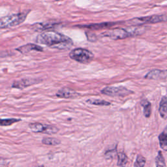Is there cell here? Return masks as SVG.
<instances>
[{"mask_svg":"<svg viewBox=\"0 0 167 167\" xmlns=\"http://www.w3.org/2000/svg\"><path fill=\"white\" fill-rule=\"evenodd\" d=\"M36 42L59 50L70 48L73 44V40L70 37L54 31H44L40 34L37 37Z\"/></svg>","mask_w":167,"mask_h":167,"instance_id":"6da1fadb","label":"cell"},{"mask_svg":"<svg viewBox=\"0 0 167 167\" xmlns=\"http://www.w3.org/2000/svg\"><path fill=\"white\" fill-rule=\"evenodd\" d=\"M146 30V27L144 26H131L127 28L116 27L103 32L101 35L113 40H120L130 37L141 35L145 33Z\"/></svg>","mask_w":167,"mask_h":167,"instance_id":"7a4b0ae2","label":"cell"},{"mask_svg":"<svg viewBox=\"0 0 167 167\" xmlns=\"http://www.w3.org/2000/svg\"><path fill=\"white\" fill-rule=\"evenodd\" d=\"M29 12L30 11H25L20 13L12 14V15L2 17L0 20L1 28H9V27H15L20 24L21 23L24 22Z\"/></svg>","mask_w":167,"mask_h":167,"instance_id":"3957f363","label":"cell"},{"mask_svg":"<svg viewBox=\"0 0 167 167\" xmlns=\"http://www.w3.org/2000/svg\"><path fill=\"white\" fill-rule=\"evenodd\" d=\"M69 57L75 61L82 63H90L94 58V55L91 51L82 48H77L69 53Z\"/></svg>","mask_w":167,"mask_h":167,"instance_id":"277c9868","label":"cell"},{"mask_svg":"<svg viewBox=\"0 0 167 167\" xmlns=\"http://www.w3.org/2000/svg\"><path fill=\"white\" fill-rule=\"evenodd\" d=\"M167 21V15H152L145 17L134 18L127 22V24L131 26H142L146 24H156V23Z\"/></svg>","mask_w":167,"mask_h":167,"instance_id":"5b68a950","label":"cell"},{"mask_svg":"<svg viewBox=\"0 0 167 167\" xmlns=\"http://www.w3.org/2000/svg\"><path fill=\"white\" fill-rule=\"evenodd\" d=\"M101 93L110 97H125L133 92L123 86H108L103 88Z\"/></svg>","mask_w":167,"mask_h":167,"instance_id":"8992f818","label":"cell"},{"mask_svg":"<svg viewBox=\"0 0 167 167\" xmlns=\"http://www.w3.org/2000/svg\"><path fill=\"white\" fill-rule=\"evenodd\" d=\"M29 127L34 133H44L48 134H53L59 131V129L54 125H44L41 123H30Z\"/></svg>","mask_w":167,"mask_h":167,"instance_id":"52a82bcc","label":"cell"},{"mask_svg":"<svg viewBox=\"0 0 167 167\" xmlns=\"http://www.w3.org/2000/svg\"><path fill=\"white\" fill-rule=\"evenodd\" d=\"M55 96L62 99H76L80 97V94L70 88L62 87L56 93Z\"/></svg>","mask_w":167,"mask_h":167,"instance_id":"ba28073f","label":"cell"},{"mask_svg":"<svg viewBox=\"0 0 167 167\" xmlns=\"http://www.w3.org/2000/svg\"><path fill=\"white\" fill-rule=\"evenodd\" d=\"M40 82L41 80L34 79V78H24V79L14 82L12 85V87L16 88V89L23 90L26 87H29L31 85H34Z\"/></svg>","mask_w":167,"mask_h":167,"instance_id":"9c48e42d","label":"cell"},{"mask_svg":"<svg viewBox=\"0 0 167 167\" xmlns=\"http://www.w3.org/2000/svg\"><path fill=\"white\" fill-rule=\"evenodd\" d=\"M146 79L150 80H163L167 78V70L154 69L151 70L144 76Z\"/></svg>","mask_w":167,"mask_h":167,"instance_id":"30bf717a","label":"cell"},{"mask_svg":"<svg viewBox=\"0 0 167 167\" xmlns=\"http://www.w3.org/2000/svg\"><path fill=\"white\" fill-rule=\"evenodd\" d=\"M119 22H104L100 23V24H91L86 25H78L76 27L79 28H86L89 30H101L104 28H108V27H112L114 25L118 24Z\"/></svg>","mask_w":167,"mask_h":167,"instance_id":"8fae6325","label":"cell"},{"mask_svg":"<svg viewBox=\"0 0 167 167\" xmlns=\"http://www.w3.org/2000/svg\"><path fill=\"white\" fill-rule=\"evenodd\" d=\"M18 52H20L22 54H27L30 52H31V51H38V52H42L43 51V48L41 46L37 45L35 44H32V43H29L25 45H23L20 46L16 49Z\"/></svg>","mask_w":167,"mask_h":167,"instance_id":"7c38bea8","label":"cell"},{"mask_svg":"<svg viewBox=\"0 0 167 167\" xmlns=\"http://www.w3.org/2000/svg\"><path fill=\"white\" fill-rule=\"evenodd\" d=\"M58 24V23L55 22H46L44 23H37L32 25L31 28L35 31H44L52 27H55Z\"/></svg>","mask_w":167,"mask_h":167,"instance_id":"4fadbf2b","label":"cell"},{"mask_svg":"<svg viewBox=\"0 0 167 167\" xmlns=\"http://www.w3.org/2000/svg\"><path fill=\"white\" fill-rule=\"evenodd\" d=\"M159 114L162 118H167V97L163 96L162 97L159 104Z\"/></svg>","mask_w":167,"mask_h":167,"instance_id":"5bb4252c","label":"cell"},{"mask_svg":"<svg viewBox=\"0 0 167 167\" xmlns=\"http://www.w3.org/2000/svg\"><path fill=\"white\" fill-rule=\"evenodd\" d=\"M140 105L143 107V113L146 118H150L151 113V105L149 101L143 99L140 101Z\"/></svg>","mask_w":167,"mask_h":167,"instance_id":"9a60e30c","label":"cell"},{"mask_svg":"<svg viewBox=\"0 0 167 167\" xmlns=\"http://www.w3.org/2000/svg\"><path fill=\"white\" fill-rule=\"evenodd\" d=\"M42 143L44 145H48V146H58L61 144V141L58 138H50L46 137L44 138L42 140Z\"/></svg>","mask_w":167,"mask_h":167,"instance_id":"2e32d148","label":"cell"},{"mask_svg":"<svg viewBox=\"0 0 167 167\" xmlns=\"http://www.w3.org/2000/svg\"><path fill=\"white\" fill-rule=\"evenodd\" d=\"M118 166L120 167H125L128 163V157L123 152H120L118 154Z\"/></svg>","mask_w":167,"mask_h":167,"instance_id":"e0dca14e","label":"cell"},{"mask_svg":"<svg viewBox=\"0 0 167 167\" xmlns=\"http://www.w3.org/2000/svg\"><path fill=\"white\" fill-rule=\"evenodd\" d=\"M156 167H166V163L162 152L159 151L158 155L155 157Z\"/></svg>","mask_w":167,"mask_h":167,"instance_id":"ac0fdd59","label":"cell"},{"mask_svg":"<svg viewBox=\"0 0 167 167\" xmlns=\"http://www.w3.org/2000/svg\"><path fill=\"white\" fill-rule=\"evenodd\" d=\"M159 140L161 149L167 151V135L163 132L159 136Z\"/></svg>","mask_w":167,"mask_h":167,"instance_id":"d6986e66","label":"cell"},{"mask_svg":"<svg viewBox=\"0 0 167 167\" xmlns=\"http://www.w3.org/2000/svg\"><path fill=\"white\" fill-rule=\"evenodd\" d=\"M87 103L93 105L97 106H110V103L102 99H89L87 101Z\"/></svg>","mask_w":167,"mask_h":167,"instance_id":"ffe728a7","label":"cell"},{"mask_svg":"<svg viewBox=\"0 0 167 167\" xmlns=\"http://www.w3.org/2000/svg\"><path fill=\"white\" fill-rule=\"evenodd\" d=\"M20 119H16V118H7V119H1L0 121V124L2 126H9L15 123L20 122Z\"/></svg>","mask_w":167,"mask_h":167,"instance_id":"44dd1931","label":"cell"},{"mask_svg":"<svg viewBox=\"0 0 167 167\" xmlns=\"http://www.w3.org/2000/svg\"><path fill=\"white\" fill-rule=\"evenodd\" d=\"M146 159L144 157L141 155H138L135 163H134V167H144L146 165Z\"/></svg>","mask_w":167,"mask_h":167,"instance_id":"7402d4cb","label":"cell"},{"mask_svg":"<svg viewBox=\"0 0 167 167\" xmlns=\"http://www.w3.org/2000/svg\"><path fill=\"white\" fill-rule=\"evenodd\" d=\"M86 34L87 36V39L89 41L95 42L97 40V36L95 34L91 33V32L87 31L86 32Z\"/></svg>","mask_w":167,"mask_h":167,"instance_id":"603a6c76","label":"cell"},{"mask_svg":"<svg viewBox=\"0 0 167 167\" xmlns=\"http://www.w3.org/2000/svg\"><path fill=\"white\" fill-rule=\"evenodd\" d=\"M115 154H116V150H110V151H108L105 153V157L106 159L112 158Z\"/></svg>","mask_w":167,"mask_h":167,"instance_id":"cb8c5ba5","label":"cell"},{"mask_svg":"<svg viewBox=\"0 0 167 167\" xmlns=\"http://www.w3.org/2000/svg\"><path fill=\"white\" fill-rule=\"evenodd\" d=\"M163 133H165V134H166V135H167V125H166V127H165V130H164Z\"/></svg>","mask_w":167,"mask_h":167,"instance_id":"d4e9b609","label":"cell"},{"mask_svg":"<svg viewBox=\"0 0 167 167\" xmlns=\"http://www.w3.org/2000/svg\"><path fill=\"white\" fill-rule=\"evenodd\" d=\"M39 167H44L43 166H39Z\"/></svg>","mask_w":167,"mask_h":167,"instance_id":"484cf974","label":"cell"}]
</instances>
